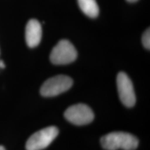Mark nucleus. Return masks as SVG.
Segmentation results:
<instances>
[{"label":"nucleus","mask_w":150,"mask_h":150,"mask_svg":"<svg viewBox=\"0 0 150 150\" xmlns=\"http://www.w3.org/2000/svg\"><path fill=\"white\" fill-rule=\"evenodd\" d=\"M100 143L106 150H135L139 145V140L129 133L115 131L101 138Z\"/></svg>","instance_id":"obj_1"},{"label":"nucleus","mask_w":150,"mask_h":150,"mask_svg":"<svg viewBox=\"0 0 150 150\" xmlns=\"http://www.w3.org/2000/svg\"><path fill=\"white\" fill-rule=\"evenodd\" d=\"M72 85L73 80L70 76L63 74L57 75L48 79L43 83L40 93L43 97H55L68 91Z\"/></svg>","instance_id":"obj_2"},{"label":"nucleus","mask_w":150,"mask_h":150,"mask_svg":"<svg viewBox=\"0 0 150 150\" xmlns=\"http://www.w3.org/2000/svg\"><path fill=\"white\" fill-rule=\"evenodd\" d=\"M57 127L51 126L40 129L31 135L26 142L27 150H42L48 147L59 135Z\"/></svg>","instance_id":"obj_3"},{"label":"nucleus","mask_w":150,"mask_h":150,"mask_svg":"<svg viewBox=\"0 0 150 150\" xmlns=\"http://www.w3.org/2000/svg\"><path fill=\"white\" fill-rule=\"evenodd\" d=\"M77 55L76 50L70 41L61 40L52 49L50 61L55 65H67L74 62Z\"/></svg>","instance_id":"obj_4"},{"label":"nucleus","mask_w":150,"mask_h":150,"mask_svg":"<svg viewBox=\"0 0 150 150\" xmlns=\"http://www.w3.org/2000/svg\"><path fill=\"white\" fill-rule=\"evenodd\" d=\"M65 119L73 125L82 126L93 121L95 115L91 108L84 104H77L68 107L64 112Z\"/></svg>","instance_id":"obj_5"},{"label":"nucleus","mask_w":150,"mask_h":150,"mask_svg":"<svg viewBox=\"0 0 150 150\" xmlns=\"http://www.w3.org/2000/svg\"><path fill=\"white\" fill-rule=\"evenodd\" d=\"M117 87L119 97L125 106L131 108L136 104V97L133 83L125 72L118 73L117 76Z\"/></svg>","instance_id":"obj_6"},{"label":"nucleus","mask_w":150,"mask_h":150,"mask_svg":"<svg viewBox=\"0 0 150 150\" xmlns=\"http://www.w3.org/2000/svg\"><path fill=\"white\" fill-rule=\"evenodd\" d=\"M42 27L39 21L31 19L27 22L25 29V39L28 47L34 48L40 44L42 38Z\"/></svg>","instance_id":"obj_7"},{"label":"nucleus","mask_w":150,"mask_h":150,"mask_svg":"<svg viewBox=\"0 0 150 150\" xmlns=\"http://www.w3.org/2000/svg\"><path fill=\"white\" fill-rule=\"evenodd\" d=\"M79 6L83 13L90 18H97L99 9L96 0H77Z\"/></svg>","instance_id":"obj_8"},{"label":"nucleus","mask_w":150,"mask_h":150,"mask_svg":"<svg viewBox=\"0 0 150 150\" xmlns=\"http://www.w3.org/2000/svg\"><path fill=\"white\" fill-rule=\"evenodd\" d=\"M142 45L147 50L150 49V30L147 29L144 32L142 37Z\"/></svg>","instance_id":"obj_9"},{"label":"nucleus","mask_w":150,"mask_h":150,"mask_svg":"<svg viewBox=\"0 0 150 150\" xmlns=\"http://www.w3.org/2000/svg\"><path fill=\"white\" fill-rule=\"evenodd\" d=\"M0 68L1 69L5 68V64L2 60H0Z\"/></svg>","instance_id":"obj_10"},{"label":"nucleus","mask_w":150,"mask_h":150,"mask_svg":"<svg viewBox=\"0 0 150 150\" xmlns=\"http://www.w3.org/2000/svg\"><path fill=\"white\" fill-rule=\"evenodd\" d=\"M127 1H129V2H135V1H137L138 0H127Z\"/></svg>","instance_id":"obj_11"},{"label":"nucleus","mask_w":150,"mask_h":150,"mask_svg":"<svg viewBox=\"0 0 150 150\" xmlns=\"http://www.w3.org/2000/svg\"><path fill=\"white\" fill-rule=\"evenodd\" d=\"M0 150H6V149H5V148L3 147V146L0 145Z\"/></svg>","instance_id":"obj_12"}]
</instances>
